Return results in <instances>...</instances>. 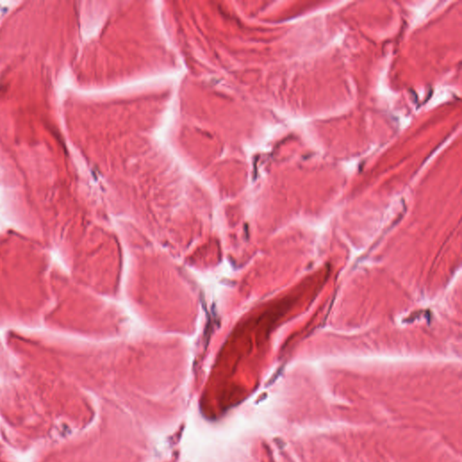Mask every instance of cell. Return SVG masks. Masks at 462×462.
I'll return each instance as SVG.
<instances>
[]
</instances>
